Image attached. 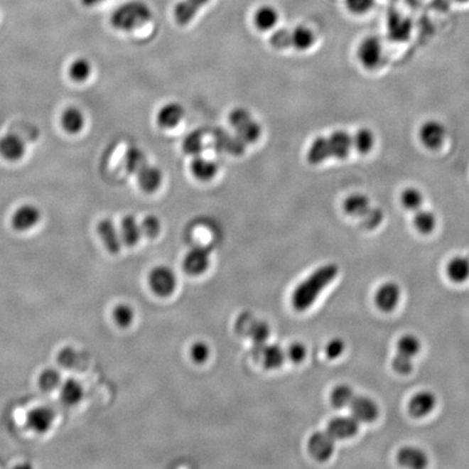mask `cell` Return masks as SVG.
Returning a JSON list of instances; mask_svg holds the SVG:
<instances>
[{"mask_svg": "<svg viewBox=\"0 0 469 469\" xmlns=\"http://www.w3.org/2000/svg\"><path fill=\"white\" fill-rule=\"evenodd\" d=\"M339 269L336 264H327L316 269L302 281L292 293V306L297 311H306L318 299L320 292L334 281Z\"/></svg>", "mask_w": 469, "mask_h": 469, "instance_id": "cell-1", "label": "cell"}, {"mask_svg": "<svg viewBox=\"0 0 469 469\" xmlns=\"http://www.w3.org/2000/svg\"><path fill=\"white\" fill-rule=\"evenodd\" d=\"M151 18V9L145 1L129 0L111 14L110 23L115 30L131 32L145 26Z\"/></svg>", "mask_w": 469, "mask_h": 469, "instance_id": "cell-2", "label": "cell"}, {"mask_svg": "<svg viewBox=\"0 0 469 469\" xmlns=\"http://www.w3.org/2000/svg\"><path fill=\"white\" fill-rule=\"evenodd\" d=\"M230 123L236 135L244 141L246 145L254 144L260 139L261 126L251 113L244 108H236L230 112Z\"/></svg>", "mask_w": 469, "mask_h": 469, "instance_id": "cell-3", "label": "cell"}, {"mask_svg": "<svg viewBox=\"0 0 469 469\" xmlns=\"http://www.w3.org/2000/svg\"><path fill=\"white\" fill-rule=\"evenodd\" d=\"M384 45L377 36H367L357 47V59L365 69H377L384 61Z\"/></svg>", "mask_w": 469, "mask_h": 469, "instance_id": "cell-4", "label": "cell"}, {"mask_svg": "<svg viewBox=\"0 0 469 469\" xmlns=\"http://www.w3.org/2000/svg\"><path fill=\"white\" fill-rule=\"evenodd\" d=\"M148 281L152 291L159 297H168L176 288V276L172 269L166 266H158L152 269Z\"/></svg>", "mask_w": 469, "mask_h": 469, "instance_id": "cell-5", "label": "cell"}, {"mask_svg": "<svg viewBox=\"0 0 469 469\" xmlns=\"http://www.w3.org/2000/svg\"><path fill=\"white\" fill-rule=\"evenodd\" d=\"M446 126L438 120H427L421 125L419 137L424 147L429 150H437L443 145L446 139Z\"/></svg>", "mask_w": 469, "mask_h": 469, "instance_id": "cell-6", "label": "cell"}, {"mask_svg": "<svg viewBox=\"0 0 469 469\" xmlns=\"http://www.w3.org/2000/svg\"><path fill=\"white\" fill-rule=\"evenodd\" d=\"M335 441L336 440L331 437L327 431H318V433H313L308 440V452L316 460L325 462L334 453Z\"/></svg>", "mask_w": 469, "mask_h": 469, "instance_id": "cell-7", "label": "cell"}, {"mask_svg": "<svg viewBox=\"0 0 469 469\" xmlns=\"http://www.w3.org/2000/svg\"><path fill=\"white\" fill-rule=\"evenodd\" d=\"M352 416L359 423H372L377 419L379 409L375 401L364 396H355L350 403Z\"/></svg>", "mask_w": 469, "mask_h": 469, "instance_id": "cell-8", "label": "cell"}, {"mask_svg": "<svg viewBox=\"0 0 469 469\" xmlns=\"http://www.w3.org/2000/svg\"><path fill=\"white\" fill-rule=\"evenodd\" d=\"M412 31V23L407 16L400 12L392 11L387 18V32L389 38L396 43L405 42Z\"/></svg>", "mask_w": 469, "mask_h": 469, "instance_id": "cell-9", "label": "cell"}, {"mask_svg": "<svg viewBox=\"0 0 469 469\" xmlns=\"http://www.w3.org/2000/svg\"><path fill=\"white\" fill-rule=\"evenodd\" d=\"M360 429V423L353 416L335 417L327 426L326 431L335 440L355 437Z\"/></svg>", "mask_w": 469, "mask_h": 469, "instance_id": "cell-10", "label": "cell"}, {"mask_svg": "<svg viewBox=\"0 0 469 469\" xmlns=\"http://www.w3.org/2000/svg\"><path fill=\"white\" fill-rule=\"evenodd\" d=\"M55 415L48 406H38L31 409L26 416V426L36 433H45L53 427Z\"/></svg>", "mask_w": 469, "mask_h": 469, "instance_id": "cell-11", "label": "cell"}, {"mask_svg": "<svg viewBox=\"0 0 469 469\" xmlns=\"http://www.w3.org/2000/svg\"><path fill=\"white\" fill-rule=\"evenodd\" d=\"M41 221V211L34 205H23L18 207L12 215L11 223L14 230L18 232H26Z\"/></svg>", "mask_w": 469, "mask_h": 469, "instance_id": "cell-12", "label": "cell"}, {"mask_svg": "<svg viewBox=\"0 0 469 469\" xmlns=\"http://www.w3.org/2000/svg\"><path fill=\"white\" fill-rule=\"evenodd\" d=\"M210 265V250L205 247H195L191 249L185 257V271L189 275H201L207 271Z\"/></svg>", "mask_w": 469, "mask_h": 469, "instance_id": "cell-13", "label": "cell"}, {"mask_svg": "<svg viewBox=\"0 0 469 469\" xmlns=\"http://www.w3.org/2000/svg\"><path fill=\"white\" fill-rule=\"evenodd\" d=\"M400 298V287L394 281H387L376 291L375 303L379 310L391 312L398 306Z\"/></svg>", "mask_w": 469, "mask_h": 469, "instance_id": "cell-14", "label": "cell"}, {"mask_svg": "<svg viewBox=\"0 0 469 469\" xmlns=\"http://www.w3.org/2000/svg\"><path fill=\"white\" fill-rule=\"evenodd\" d=\"M97 232L99 234L100 239L104 242L107 250L112 254L120 252L123 242L121 238L120 230H117L115 224L111 220L104 219L98 224Z\"/></svg>", "mask_w": 469, "mask_h": 469, "instance_id": "cell-15", "label": "cell"}, {"mask_svg": "<svg viewBox=\"0 0 469 469\" xmlns=\"http://www.w3.org/2000/svg\"><path fill=\"white\" fill-rule=\"evenodd\" d=\"M26 144L16 134H7L0 139V154L8 161H18L26 154Z\"/></svg>", "mask_w": 469, "mask_h": 469, "instance_id": "cell-16", "label": "cell"}, {"mask_svg": "<svg viewBox=\"0 0 469 469\" xmlns=\"http://www.w3.org/2000/svg\"><path fill=\"white\" fill-rule=\"evenodd\" d=\"M209 3L210 0H180V3L175 6V21L178 22L180 26H187L193 21L198 12Z\"/></svg>", "mask_w": 469, "mask_h": 469, "instance_id": "cell-17", "label": "cell"}, {"mask_svg": "<svg viewBox=\"0 0 469 469\" xmlns=\"http://www.w3.org/2000/svg\"><path fill=\"white\" fill-rule=\"evenodd\" d=\"M436 400L435 394L429 391H421L419 394H414L409 402V413L415 419H421L426 415L433 412L435 409Z\"/></svg>", "mask_w": 469, "mask_h": 469, "instance_id": "cell-18", "label": "cell"}, {"mask_svg": "<svg viewBox=\"0 0 469 469\" xmlns=\"http://www.w3.org/2000/svg\"><path fill=\"white\" fill-rule=\"evenodd\" d=\"M327 141H328L331 158L335 159H345L353 148L352 136L345 131H335L334 133L327 136Z\"/></svg>", "mask_w": 469, "mask_h": 469, "instance_id": "cell-19", "label": "cell"}, {"mask_svg": "<svg viewBox=\"0 0 469 469\" xmlns=\"http://www.w3.org/2000/svg\"><path fill=\"white\" fill-rule=\"evenodd\" d=\"M254 357H259L267 370H275L283 365L286 355L279 345H263L260 347H254Z\"/></svg>", "mask_w": 469, "mask_h": 469, "instance_id": "cell-20", "label": "cell"}, {"mask_svg": "<svg viewBox=\"0 0 469 469\" xmlns=\"http://www.w3.org/2000/svg\"><path fill=\"white\" fill-rule=\"evenodd\" d=\"M397 460L406 468L421 469L428 465L427 454L416 446H403L397 453Z\"/></svg>", "mask_w": 469, "mask_h": 469, "instance_id": "cell-21", "label": "cell"}, {"mask_svg": "<svg viewBox=\"0 0 469 469\" xmlns=\"http://www.w3.org/2000/svg\"><path fill=\"white\" fill-rule=\"evenodd\" d=\"M185 115V110L178 102H170L160 109L156 122L162 129H173L178 126Z\"/></svg>", "mask_w": 469, "mask_h": 469, "instance_id": "cell-22", "label": "cell"}, {"mask_svg": "<svg viewBox=\"0 0 469 469\" xmlns=\"http://www.w3.org/2000/svg\"><path fill=\"white\" fill-rule=\"evenodd\" d=\"M136 175H137L139 187L148 193H152L158 190L161 186L162 180H163L161 170L156 168V166H149V164L144 166Z\"/></svg>", "mask_w": 469, "mask_h": 469, "instance_id": "cell-23", "label": "cell"}, {"mask_svg": "<svg viewBox=\"0 0 469 469\" xmlns=\"http://www.w3.org/2000/svg\"><path fill=\"white\" fill-rule=\"evenodd\" d=\"M370 207V198L361 193H352L343 201V211L352 217L361 219Z\"/></svg>", "mask_w": 469, "mask_h": 469, "instance_id": "cell-24", "label": "cell"}, {"mask_svg": "<svg viewBox=\"0 0 469 469\" xmlns=\"http://www.w3.org/2000/svg\"><path fill=\"white\" fill-rule=\"evenodd\" d=\"M120 234L123 244H126L127 247H134L139 244L143 232H141V225H139V222L136 221L134 215H126L122 220L120 226Z\"/></svg>", "mask_w": 469, "mask_h": 469, "instance_id": "cell-25", "label": "cell"}, {"mask_svg": "<svg viewBox=\"0 0 469 469\" xmlns=\"http://www.w3.org/2000/svg\"><path fill=\"white\" fill-rule=\"evenodd\" d=\"M190 170L197 180L207 182L215 178L219 168H217V163H214L211 160L205 159L200 156H193V160L191 161Z\"/></svg>", "mask_w": 469, "mask_h": 469, "instance_id": "cell-26", "label": "cell"}, {"mask_svg": "<svg viewBox=\"0 0 469 469\" xmlns=\"http://www.w3.org/2000/svg\"><path fill=\"white\" fill-rule=\"evenodd\" d=\"M214 143L217 149L224 150L232 154H242L246 148V144L237 135L232 136L223 131H215Z\"/></svg>", "mask_w": 469, "mask_h": 469, "instance_id": "cell-27", "label": "cell"}, {"mask_svg": "<svg viewBox=\"0 0 469 469\" xmlns=\"http://www.w3.org/2000/svg\"><path fill=\"white\" fill-rule=\"evenodd\" d=\"M84 397V388L81 382L73 378L65 380L60 386V398L65 404L73 406L81 402Z\"/></svg>", "mask_w": 469, "mask_h": 469, "instance_id": "cell-28", "label": "cell"}, {"mask_svg": "<svg viewBox=\"0 0 469 469\" xmlns=\"http://www.w3.org/2000/svg\"><path fill=\"white\" fill-rule=\"evenodd\" d=\"M446 275L453 283L460 284L469 279V260L465 257H454L446 265Z\"/></svg>", "mask_w": 469, "mask_h": 469, "instance_id": "cell-29", "label": "cell"}, {"mask_svg": "<svg viewBox=\"0 0 469 469\" xmlns=\"http://www.w3.org/2000/svg\"><path fill=\"white\" fill-rule=\"evenodd\" d=\"M61 122H63V126L65 131L74 135V134L80 133L83 129L84 125H85V117H84L83 112L80 109L75 108V107H70V108L65 109V112H63Z\"/></svg>", "mask_w": 469, "mask_h": 469, "instance_id": "cell-30", "label": "cell"}, {"mask_svg": "<svg viewBox=\"0 0 469 469\" xmlns=\"http://www.w3.org/2000/svg\"><path fill=\"white\" fill-rule=\"evenodd\" d=\"M279 12L271 6L265 5L259 8L254 14V24L260 31H269L279 22Z\"/></svg>", "mask_w": 469, "mask_h": 469, "instance_id": "cell-31", "label": "cell"}, {"mask_svg": "<svg viewBox=\"0 0 469 469\" xmlns=\"http://www.w3.org/2000/svg\"><path fill=\"white\" fill-rule=\"evenodd\" d=\"M330 158V150H329L327 137L320 136L311 144L310 149L308 151V161L311 164L316 166V164L322 163V162H325Z\"/></svg>", "mask_w": 469, "mask_h": 469, "instance_id": "cell-32", "label": "cell"}, {"mask_svg": "<svg viewBox=\"0 0 469 469\" xmlns=\"http://www.w3.org/2000/svg\"><path fill=\"white\" fill-rule=\"evenodd\" d=\"M352 143H353V148H355L360 153H368L375 147V133L368 127H361L355 131V136L352 137Z\"/></svg>", "mask_w": 469, "mask_h": 469, "instance_id": "cell-33", "label": "cell"}, {"mask_svg": "<svg viewBox=\"0 0 469 469\" xmlns=\"http://www.w3.org/2000/svg\"><path fill=\"white\" fill-rule=\"evenodd\" d=\"M292 47L298 50H306L316 43V34L308 26H299L291 30Z\"/></svg>", "mask_w": 469, "mask_h": 469, "instance_id": "cell-34", "label": "cell"}, {"mask_svg": "<svg viewBox=\"0 0 469 469\" xmlns=\"http://www.w3.org/2000/svg\"><path fill=\"white\" fill-rule=\"evenodd\" d=\"M413 224L421 234H430V232L435 230L436 226H437V217L430 210L421 209H421L415 211Z\"/></svg>", "mask_w": 469, "mask_h": 469, "instance_id": "cell-35", "label": "cell"}, {"mask_svg": "<svg viewBox=\"0 0 469 469\" xmlns=\"http://www.w3.org/2000/svg\"><path fill=\"white\" fill-rule=\"evenodd\" d=\"M147 164L145 152L139 148H129L125 153L124 166L127 172L131 174H137Z\"/></svg>", "mask_w": 469, "mask_h": 469, "instance_id": "cell-36", "label": "cell"}, {"mask_svg": "<svg viewBox=\"0 0 469 469\" xmlns=\"http://www.w3.org/2000/svg\"><path fill=\"white\" fill-rule=\"evenodd\" d=\"M401 203L409 211H417L421 209L424 203V195L421 189L414 186H409L403 189L400 195Z\"/></svg>", "mask_w": 469, "mask_h": 469, "instance_id": "cell-37", "label": "cell"}, {"mask_svg": "<svg viewBox=\"0 0 469 469\" xmlns=\"http://www.w3.org/2000/svg\"><path fill=\"white\" fill-rule=\"evenodd\" d=\"M61 384H63V379H61L60 373L55 368H46L39 375V388L45 392H53L55 389L60 388Z\"/></svg>", "mask_w": 469, "mask_h": 469, "instance_id": "cell-38", "label": "cell"}, {"mask_svg": "<svg viewBox=\"0 0 469 469\" xmlns=\"http://www.w3.org/2000/svg\"><path fill=\"white\" fill-rule=\"evenodd\" d=\"M421 341L414 335L407 334L401 337L397 343V351L400 355L414 357L421 351Z\"/></svg>", "mask_w": 469, "mask_h": 469, "instance_id": "cell-39", "label": "cell"}, {"mask_svg": "<svg viewBox=\"0 0 469 469\" xmlns=\"http://www.w3.org/2000/svg\"><path fill=\"white\" fill-rule=\"evenodd\" d=\"M355 396V392L352 390L351 387L347 386V384H339L331 392L330 400L335 407L343 409L350 405Z\"/></svg>", "mask_w": 469, "mask_h": 469, "instance_id": "cell-40", "label": "cell"}, {"mask_svg": "<svg viewBox=\"0 0 469 469\" xmlns=\"http://www.w3.org/2000/svg\"><path fill=\"white\" fill-rule=\"evenodd\" d=\"M92 73V65L87 59L78 58L70 67L69 74L72 80L78 83L85 82Z\"/></svg>", "mask_w": 469, "mask_h": 469, "instance_id": "cell-41", "label": "cell"}, {"mask_svg": "<svg viewBox=\"0 0 469 469\" xmlns=\"http://www.w3.org/2000/svg\"><path fill=\"white\" fill-rule=\"evenodd\" d=\"M183 149L189 156H199L205 149V139L200 131H195L189 134L183 143Z\"/></svg>", "mask_w": 469, "mask_h": 469, "instance_id": "cell-42", "label": "cell"}, {"mask_svg": "<svg viewBox=\"0 0 469 469\" xmlns=\"http://www.w3.org/2000/svg\"><path fill=\"white\" fill-rule=\"evenodd\" d=\"M247 337H250L254 343V347L265 345L269 337V327L266 323L256 320L251 326Z\"/></svg>", "mask_w": 469, "mask_h": 469, "instance_id": "cell-43", "label": "cell"}, {"mask_svg": "<svg viewBox=\"0 0 469 469\" xmlns=\"http://www.w3.org/2000/svg\"><path fill=\"white\" fill-rule=\"evenodd\" d=\"M134 316H135V313H134L133 308L127 306V304H119V306H115L114 311H113L114 322L122 328L131 326L134 320Z\"/></svg>", "mask_w": 469, "mask_h": 469, "instance_id": "cell-44", "label": "cell"}, {"mask_svg": "<svg viewBox=\"0 0 469 469\" xmlns=\"http://www.w3.org/2000/svg\"><path fill=\"white\" fill-rule=\"evenodd\" d=\"M384 221V212L376 207H370V210L361 217V223L366 230H375Z\"/></svg>", "mask_w": 469, "mask_h": 469, "instance_id": "cell-45", "label": "cell"}, {"mask_svg": "<svg viewBox=\"0 0 469 469\" xmlns=\"http://www.w3.org/2000/svg\"><path fill=\"white\" fill-rule=\"evenodd\" d=\"M141 227L144 236L149 238V239H153V238L158 237L160 232H161L160 220L154 217V215H148V217H146L144 221L141 222Z\"/></svg>", "mask_w": 469, "mask_h": 469, "instance_id": "cell-46", "label": "cell"}, {"mask_svg": "<svg viewBox=\"0 0 469 469\" xmlns=\"http://www.w3.org/2000/svg\"><path fill=\"white\" fill-rule=\"evenodd\" d=\"M271 46L276 49H287L292 47L291 31L281 28L274 32L269 38Z\"/></svg>", "mask_w": 469, "mask_h": 469, "instance_id": "cell-47", "label": "cell"}, {"mask_svg": "<svg viewBox=\"0 0 469 469\" xmlns=\"http://www.w3.org/2000/svg\"><path fill=\"white\" fill-rule=\"evenodd\" d=\"M57 361L61 367L71 370V368L75 367L76 364H77V352L72 347H65V349L60 350L59 353H58Z\"/></svg>", "mask_w": 469, "mask_h": 469, "instance_id": "cell-48", "label": "cell"}, {"mask_svg": "<svg viewBox=\"0 0 469 469\" xmlns=\"http://www.w3.org/2000/svg\"><path fill=\"white\" fill-rule=\"evenodd\" d=\"M345 5L350 12L361 16L373 9L375 0H345Z\"/></svg>", "mask_w": 469, "mask_h": 469, "instance_id": "cell-49", "label": "cell"}, {"mask_svg": "<svg viewBox=\"0 0 469 469\" xmlns=\"http://www.w3.org/2000/svg\"><path fill=\"white\" fill-rule=\"evenodd\" d=\"M392 367L401 375H409L413 370L412 357L400 355L397 352L396 357L392 360Z\"/></svg>", "mask_w": 469, "mask_h": 469, "instance_id": "cell-50", "label": "cell"}, {"mask_svg": "<svg viewBox=\"0 0 469 469\" xmlns=\"http://www.w3.org/2000/svg\"><path fill=\"white\" fill-rule=\"evenodd\" d=\"M191 357L197 363H203L207 361L210 355V349L205 343H197L191 347Z\"/></svg>", "mask_w": 469, "mask_h": 469, "instance_id": "cell-51", "label": "cell"}, {"mask_svg": "<svg viewBox=\"0 0 469 469\" xmlns=\"http://www.w3.org/2000/svg\"><path fill=\"white\" fill-rule=\"evenodd\" d=\"M254 320H256V318H253L250 313H244V314H242V316H239L237 322H236L234 329H236L238 334L247 337V335H248L249 330H250L251 326H252Z\"/></svg>", "mask_w": 469, "mask_h": 469, "instance_id": "cell-52", "label": "cell"}, {"mask_svg": "<svg viewBox=\"0 0 469 469\" xmlns=\"http://www.w3.org/2000/svg\"><path fill=\"white\" fill-rule=\"evenodd\" d=\"M345 350V343L340 338H335L329 341L326 345V355L328 359H337L343 355Z\"/></svg>", "mask_w": 469, "mask_h": 469, "instance_id": "cell-53", "label": "cell"}, {"mask_svg": "<svg viewBox=\"0 0 469 469\" xmlns=\"http://www.w3.org/2000/svg\"><path fill=\"white\" fill-rule=\"evenodd\" d=\"M287 355L292 362L299 363V362L303 361L304 357H306V347L299 343H293V345H290L289 349H288Z\"/></svg>", "mask_w": 469, "mask_h": 469, "instance_id": "cell-54", "label": "cell"}, {"mask_svg": "<svg viewBox=\"0 0 469 469\" xmlns=\"http://www.w3.org/2000/svg\"><path fill=\"white\" fill-rule=\"evenodd\" d=\"M80 1H81V4L84 7L94 8L97 7V6L102 5V4H104L106 0H80Z\"/></svg>", "mask_w": 469, "mask_h": 469, "instance_id": "cell-55", "label": "cell"}, {"mask_svg": "<svg viewBox=\"0 0 469 469\" xmlns=\"http://www.w3.org/2000/svg\"><path fill=\"white\" fill-rule=\"evenodd\" d=\"M455 1H458V3L460 4L469 3V0H455Z\"/></svg>", "mask_w": 469, "mask_h": 469, "instance_id": "cell-56", "label": "cell"}]
</instances>
